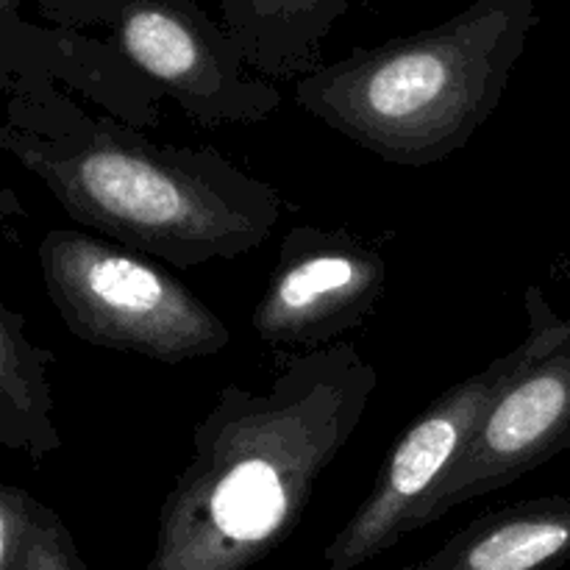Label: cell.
<instances>
[{"instance_id":"obj_11","label":"cell","mask_w":570,"mask_h":570,"mask_svg":"<svg viewBox=\"0 0 570 570\" xmlns=\"http://www.w3.org/2000/svg\"><path fill=\"white\" fill-rule=\"evenodd\" d=\"M48 365H53V351L33 345L26 317L0 306V443L28 454L33 465L61 449Z\"/></svg>"},{"instance_id":"obj_8","label":"cell","mask_w":570,"mask_h":570,"mask_svg":"<svg viewBox=\"0 0 570 570\" xmlns=\"http://www.w3.org/2000/svg\"><path fill=\"white\" fill-rule=\"evenodd\" d=\"M384 289L387 262L373 245L345 232L295 226L284 234L250 326L276 348H326L376 312Z\"/></svg>"},{"instance_id":"obj_3","label":"cell","mask_w":570,"mask_h":570,"mask_svg":"<svg viewBox=\"0 0 570 570\" xmlns=\"http://www.w3.org/2000/svg\"><path fill=\"white\" fill-rule=\"evenodd\" d=\"M538 22V0H473L445 22L298 78L295 104L379 159L434 165L495 115Z\"/></svg>"},{"instance_id":"obj_2","label":"cell","mask_w":570,"mask_h":570,"mask_svg":"<svg viewBox=\"0 0 570 570\" xmlns=\"http://www.w3.org/2000/svg\"><path fill=\"white\" fill-rule=\"evenodd\" d=\"M0 145L81 226L173 267L259 248L282 198L215 148H176L122 120L83 115L53 87H6Z\"/></svg>"},{"instance_id":"obj_7","label":"cell","mask_w":570,"mask_h":570,"mask_svg":"<svg viewBox=\"0 0 570 570\" xmlns=\"http://www.w3.org/2000/svg\"><path fill=\"white\" fill-rule=\"evenodd\" d=\"M529 351L532 334L527 332L515 348L490 362L484 371L445 390L423 415L406 426L379 468L371 493L334 543L332 554L340 566L362 560L404 532L417 529L429 501L440 493L449 473L471 445L473 434L482 426L495 393L521 367Z\"/></svg>"},{"instance_id":"obj_1","label":"cell","mask_w":570,"mask_h":570,"mask_svg":"<svg viewBox=\"0 0 570 570\" xmlns=\"http://www.w3.org/2000/svg\"><path fill=\"white\" fill-rule=\"evenodd\" d=\"M376 390V367L354 343L293 356L262 393L223 390L161 507L159 568L226 570L282 540Z\"/></svg>"},{"instance_id":"obj_12","label":"cell","mask_w":570,"mask_h":570,"mask_svg":"<svg viewBox=\"0 0 570 570\" xmlns=\"http://www.w3.org/2000/svg\"><path fill=\"white\" fill-rule=\"evenodd\" d=\"M454 570H540L570 551V501L534 499L479 518L454 543Z\"/></svg>"},{"instance_id":"obj_5","label":"cell","mask_w":570,"mask_h":570,"mask_svg":"<svg viewBox=\"0 0 570 570\" xmlns=\"http://www.w3.org/2000/svg\"><path fill=\"white\" fill-rule=\"evenodd\" d=\"M39 9L67 28H109L122 56L204 126L259 122L282 106L195 0H39Z\"/></svg>"},{"instance_id":"obj_6","label":"cell","mask_w":570,"mask_h":570,"mask_svg":"<svg viewBox=\"0 0 570 570\" xmlns=\"http://www.w3.org/2000/svg\"><path fill=\"white\" fill-rule=\"evenodd\" d=\"M527 315L532 351L501 384L482 426L417 527L510 488L570 443V321L554 315L540 287L527 289Z\"/></svg>"},{"instance_id":"obj_10","label":"cell","mask_w":570,"mask_h":570,"mask_svg":"<svg viewBox=\"0 0 570 570\" xmlns=\"http://www.w3.org/2000/svg\"><path fill=\"white\" fill-rule=\"evenodd\" d=\"M220 9L256 76L304 78L323 67V42L351 11V0H220Z\"/></svg>"},{"instance_id":"obj_4","label":"cell","mask_w":570,"mask_h":570,"mask_svg":"<svg viewBox=\"0 0 570 570\" xmlns=\"http://www.w3.org/2000/svg\"><path fill=\"white\" fill-rule=\"evenodd\" d=\"M39 267L45 293L83 343L181 365L220 354L232 340L187 284L122 245L53 228L39 239Z\"/></svg>"},{"instance_id":"obj_9","label":"cell","mask_w":570,"mask_h":570,"mask_svg":"<svg viewBox=\"0 0 570 570\" xmlns=\"http://www.w3.org/2000/svg\"><path fill=\"white\" fill-rule=\"evenodd\" d=\"M0 48L3 89L50 87V78H65L126 126L148 128L159 120L165 92L115 42L83 37L76 28H37L17 14V0H0Z\"/></svg>"}]
</instances>
